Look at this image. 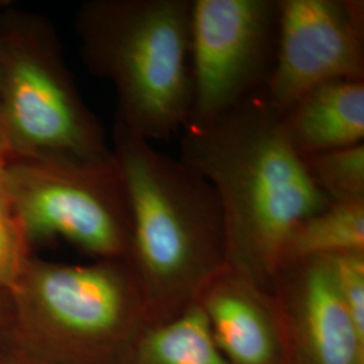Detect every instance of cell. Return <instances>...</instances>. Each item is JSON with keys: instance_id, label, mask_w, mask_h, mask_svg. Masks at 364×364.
I'll list each match as a JSON object with an SVG mask.
<instances>
[{"instance_id": "cell-1", "label": "cell", "mask_w": 364, "mask_h": 364, "mask_svg": "<svg viewBox=\"0 0 364 364\" xmlns=\"http://www.w3.org/2000/svg\"><path fill=\"white\" fill-rule=\"evenodd\" d=\"M181 159L220 205L227 263L272 293L287 235L329 200L311 181L264 92L205 124L186 126Z\"/></svg>"}, {"instance_id": "cell-2", "label": "cell", "mask_w": 364, "mask_h": 364, "mask_svg": "<svg viewBox=\"0 0 364 364\" xmlns=\"http://www.w3.org/2000/svg\"><path fill=\"white\" fill-rule=\"evenodd\" d=\"M111 149L130 209L127 260L150 324L164 323L228 264L220 205L203 176L119 123Z\"/></svg>"}, {"instance_id": "cell-3", "label": "cell", "mask_w": 364, "mask_h": 364, "mask_svg": "<svg viewBox=\"0 0 364 364\" xmlns=\"http://www.w3.org/2000/svg\"><path fill=\"white\" fill-rule=\"evenodd\" d=\"M84 65L117 93V120L149 142L192 114V0H90L76 14Z\"/></svg>"}, {"instance_id": "cell-4", "label": "cell", "mask_w": 364, "mask_h": 364, "mask_svg": "<svg viewBox=\"0 0 364 364\" xmlns=\"http://www.w3.org/2000/svg\"><path fill=\"white\" fill-rule=\"evenodd\" d=\"M7 344L46 364H129L150 326L127 259L69 264L30 257L10 291Z\"/></svg>"}, {"instance_id": "cell-5", "label": "cell", "mask_w": 364, "mask_h": 364, "mask_svg": "<svg viewBox=\"0 0 364 364\" xmlns=\"http://www.w3.org/2000/svg\"><path fill=\"white\" fill-rule=\"evenodd\" d=\"M0 141L7 158L102 164L103 126L78 93L55 30L41 15L0 14Z\"/></svg>"}, {"instance_id": "cell-6", "label": "cell", "mask_w": 364, "mask_h": 364, "mask_svg": "<svg viewBox=\"0 0 364 364\" xmlns=\"http://www.w3.org/2000/svg\"><path fill=\"white\" fill-rule=\"evenodd\" d=\"M7 192L27 243L63 239L99 259H127L129 201L115 156L102 164L6 158Z\"/></svg>"}, {"instance_id": "cell-7", "label": "cell", "mask_w": 364, "mask_h": 364, "mask_svg": "<svg viewBox=\"0 0 364 364\" xmlns=\"http://www.w3.org/2000/svg\"><path fill=\"white\" fill-rule=\"evenodd\" d=\"M191 37L193 103L186 126H197L266 90L277 52L278 0H192Z\"/></svg>"}, {"instance_id": "cell-8", "label": "cell", "mask_w": 364, "mask_h": 364, "mask_svg": "<svg viewBox=\"0 0 364 364\" xmlns=\"http://www.w3.org/2000/svg\"><path fill=\"white\" fill-rule=\"evenodd\" d=\"M338 80L364 81L363 1L278 0L269 105L284 114L306 92Z\"/></svg>"}, {"instance_id": "cell-9", "label": "cell", "mask_w": 364, "mask_h": 364, "mask_svg": "<svg viewBox=\"0 0 364 364\" xmlns=\"http://www.w3.org/2000/svg\"><path fill=\"white\" fill-rule=\"evenodd\" d=\"M272 294L287 364H364V340L340 299L326 257L281 264Z\"/></svg>"}, {"instance_id": "cell-10", "label": "cell", "mask_w": 364, "mask_h": 364, "mask_svg": "<svg viewBox=\"0 0 364 364\" xmlns=\"http://www.w3.org/2000/svg\"><path fill=\"white\" fill-rule=\"evenodd\" d=\"M228 364H287L285 338L274 296L230 264L195 299Z\"/></svg>"}, {"instance_id": "cell-11", "label": "cell", "mask_w": 364, "mask_h": 364, "mask_svg": "<svg viewBox=\"0 0 364 364\" xmlns=\"http://www.w3.org/2000/svg\"><path fill=\"white\" fill-rule=\"evenodd\" d=\"M279 115L289 142L302 158L364 144V81L323 84Z\"/></svg>"}, {"instance_id": "cell-12", "label": "cell", "mask_w": 364, "mask_h": 364, "mask_svg": "<svg viewBox=\"0 0 364 364\" xmlns=\"http://www.w3.org/2000/svg\"><path fill=\"white\" fill-rule=\"evenodd\" d=\"M129 364H228L210 335L197 302L176 317L150 324L138 338Z\"/></svg>"}, {"instance_id": "cell-13", "label": "cell", "mask_w": 364, "mask_h": 364, "mask_svg": "<svg viewBox=\"0 0 364 364\" xmlns=\"http://www.w3.org/2000/svg\"><path fill=\"white\" fill-rule=\"evenodd\" d=\"M344 252H364V200L329 203L299 221L282 246L278 269L294 260Z\"/></svg>"}, {"instance_id": "cell-14", "label": "cell", "mask_w": 364, "mask_h": 364, "mask_svg": "<svg viewBox=\"0 0 364 364\" xmlns=\"http://www.w3.org/2000/svg\"><path fill=\"white\" fill-rule=\"evenodd\" d=\"M313 185L329 203L364 200V144L304 156Z\"/></svg>"}, {"instance_id": "cell-15", "label": "cell", "mask_w": 364, "mask_h": 364, "mask_svg": "<svg viewBox=\"0 0 364 364\" xmlns=\"http://www.w3.org/2000/svg\"><path fill=\"white\" fill-rule=\"evenodd\" d=\"M30 257L9 192L0 191V294H10Z\"/></svg>"}, {"instance_id": "cell-16", "label": "cell", "mask_w": 364, "mask_h": 364, "mask_svg": "<svg viewBox=\"0 0 364 364\" xmlns=\"http://www.w3.org/2000/svg\"><path fill=\"white\" fill-rule=\"evenodd\" d=\"M346 311L358 335L364 340V252L326 257Z\"/></svg>"}, {"instance_id": "cell-17", "label": "cell", "mask_w": 364, "mask_h": 364, "mask_svg": "<svg viewBox=\"0 0 364 364\" xmlns=\"http://www.w3.org/2000/svg\"><path fill=\"white\" fill-rule=\"evenodd\" d=\"M13 320V308L10 294H0V347L9 340V332Z\"/></svg>"}, {"instance_id": "cell-18", "label": "cell", "mask_w": 364, "mask_h": 364, "mask_svg": "<svg viewBox=\"0 0 364 364\" xmlns=\"http://www.w3.org/2000/svg\"><path fill=\"white\" fill-rule=\"evenodd\" d=\"M0 364H46L38 362L22 352L14 350L7 343L0 347Z\"/></svg>"}, {"instance_id": "cell-19", "label": "cell", "mask_w": 364, "mask_h": 364, "mask_svg": "<svg viewBox=\"0 0 364 364\" xmlns=\"http://www.w3.org/2000/svg\"><path fill=\"white\" fill-rule=\"evenodd\" d=\"M6 158L7 156H0V191L7 189V181H6Z\"/></svg>"}, {"instance_id": "cell-20", "label": "cell", "mask_w": 364, "mask_h": 364, "mask_svg": "<svg viewBox=\"0 0 364 364\" xmlns=\"http://www.w3.org/2000/svg\"><path fill=\"white\" fill-rule=\"evenodd\" d=\"M9 4H10V1H4V0H0V9H6Z\"/></svg>"}, {"instance_id": "cell-21", "label": "cell", "mask_w": 364, "mask_h": 364, "mask_svg": "<svg viewBox=\"0 0 364 364\" xmlns=\"http://www.w3.org/2000/svg\"><path fill=\"white\" fill-rule=\"evenodd\" d=\"M0 156H6V151H4V147H3V144H1V141H0Z\"/></svg>"}]
</instances>
